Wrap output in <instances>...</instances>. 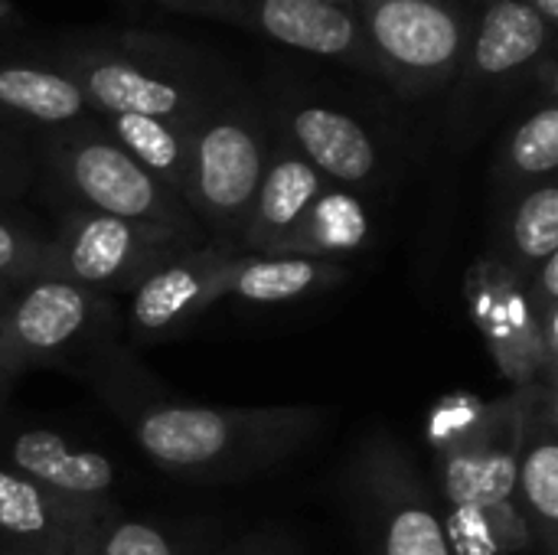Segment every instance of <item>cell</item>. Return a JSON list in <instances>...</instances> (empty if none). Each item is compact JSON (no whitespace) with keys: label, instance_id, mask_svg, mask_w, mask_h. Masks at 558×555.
I'll return each instance as SVG.
<instances>
[{"label":"cell","instance_id":"obj_1","mask_svg":"<svg viewBox=\"0 0 558 555\" xmlns=\"http://www.w3.org/2000/svg\"><path fill=\"white\" fill-rule=\"evenodd\" d=\"M88 376L147 461L186 484L222 487L262 478L301 455L333 419L324 406L216 409L173 399L114 343L95 357Z\"/></svg>","mask_w":558,"mask_h":555},{"label":"cell","instance_id":"obj_2","mask_svg":"<svg viewBox=\"0 0 558 555\" xmlns=\"http://www.w3.org/2000/svg\"><path fill=\"white\" fill-rule=\"evenodd\" d=\"M523 389L500 399L451 393L425 435L435 451V497L454 555H526L533 536L517 507Z\"/></svg>","mask_w":558,"mask_h":555},{"label":"cell","instance_id":"obj_3","mask_svg":"<svg viewBox=\"0 0 558 555\" xmlns=\"http://www.w3.org/2000/svg\"><path fill=\"white\" fill-rule=\"evenodd\" d=\"M29 150L33 160H39L46 190L59 209L101 213L160 226L190 239H206L183 196L147 173L121 144H114L98 118L62 131L33 134Z\"/></svg>","mask_w":558,"mask_h":555},{"label":"cell","instance_id":"obj_4","mask_svg":"<svg viewBox=\"0 0 558 555\" xmlns=\"http://www.w3.org/2000/svg\"><path fill=\"white\" fill-rule=\"evenodd\" d=\"M268 154V108L248 92L229 88L193 131V160L183 193L206 239L239 249Z\"/></svg>","mask_w":558,"mask_h":555},{"label":"cell","instance_id":"obj_5","mask_svg":"<svg viewBox=\"0 0 558 555\" xmlns=\"http://www.w3.org/2000/svg\"><path fill=\"white\" fill-rule=\"evenodd\" d=\"M343 484L369 555H454L432 481L386 429L360 442Z\"/></svg>","mask_w":558,"mask_h":555},{"label":"cell","instance_id":"obj_6","mask_svg":"<svg viewBox=\"0 0 558 555\" xmlns=\"http://www.w3.org/2000/svg\"><path fill=\"white\" fill-rule=\"evenodd\" d=\"M114 301L59 275L20 285L0 311V366L16 379L26 370L95 363L111 347Z\"/></svg>","mask_w":558,"mask_h":555},{"label":"cell","instance_id":"obj_7","mask_svg":"<svg viewBox=\"0 0 558 555\" xmlns=\"http://www.w3.org/2000/svg\"><path fill=\"white\" fill-rule=\"evenodd\" d=\"M356 23L376 72L418 98L458 79L468 52V20L451 0H356Z\"/></svg>","mask_w":558,"mask_h":555},{"label":"cell","instance_id":"obj_8","mask_svg":"<svg viewBox=\"0 0 558 555\" xmlns=\"http://www.w3.org/2000/svg\"><path fill=\"white\" fill-rule=\"evenodd\" d=\"M52 239V275L69 278L108 298L131 294L150 272L173 255L206 242L160 226L128 222L118 216L59 209Z\"/></svg>","mask_w":558,"mask_h":555},{"label":"cell","instance_id":"obj_9","mask_svg":"<svg viewBox=\"0 0 558 555\" xmlns=\"http://www.w3.org/2000/svg\"><path fill=\"white\" fill-rule=\"evenodd\" d=\"M88 98L95 114H144L196 128L229 92L216 79L154 72L147 62L108 49H59V65Z\"/></svg>","mask_w":558,"mask_h":555},{"label":"cell","instance_id":"obj_10","mask_svg":"<svg viewBox=\"0 0 558 555\" xmlns=\"http://www.w3.org/2000/svg\"><path fill=\"white\" fill-rule=\"evenodd\" d=\"M553 29L526 0H490L461 62V98L451 108V128L474 134L487 108L504 101L530 65L549 49Z\"/></svg>","mask_w":558,"mask_h":555},{"label":"cell","instance_id":"obj_11","mask_svg":"<svg viewBox=\"0 0 558 555\" xmlns=\"http://www.w3.org/2000/svg\"><path fill=\"white\" fill-rule=\"evenodd\" d=\"M157 3L190 16L252 26L281 46L320 59H343L376 72L356 13L347 3H333V0H157Z\"/></svg>","mask_w":558,"mask_h":555},{"label":"cell","instance_id":"obj_12","mask_svg":"<svg viewBox=\"0 0 558 555\" xmlns=\"http://www.w3.org/2000/svg\"><path fill=\"white\" fill-rule=\"evenodd\" d=\"M239 249L222 242H199L167 265L150 272L128 294V340L131 347H154L193 321H199L216 301L226 298V278Z\"/></svg>","mask_w":558,"mask_h":555},{"label":"cell","instance_id":"obj_13","mask_svg":"<svg viewBox=\"0 0 558 555\" xmlns=\"http://www.w3.org/2000/svg\"><path fill=\"white\" fill-rule=\"evenodd\" d=\"M271 128L333 186L376 193L389 180V154L353 111L314 98H284L268 111Z\"/></svg>","mask_w":558,"mask_h":555},{"label":"cell","instance_id":"obj_14","mask_svg":"<svg viewBox=\"0 0 558 555\" xmlns=\"http://www.w3.org/2000/svg\"><path fill=\"white\" fill-rule=\"evenodd\" d=\"M0 464L75 514L98 517L118 510L114 464L101 451L75 445L59 432L0 419Z\"/></svg>","mask_w":558,"mask_h":555},{"label":"cell","instance_id":"obj_15","mask_svg":"<svg viewBox=\"0 0 558 555\" xmlns=\"http://www.w3.org/2000/svg\"><path fill=\"white\" fill-rule=\"evenodd\" d=\"M464 298L481 330V340L497 363L500 376L510 389H530L543 383V353L536 334V314L526 294V281H520L507 265L490 258L487 252L468 268Z\"/></svg>","mask_w":558,"mask_h":555},{"label":"cell","instance_id":"obj_16","mask_svg":"<svg viewBox=\"0 0 558 555\" xmlns=\"http://www.w3.org/2000/svg\"><path fill=\"white\" fill-rule=\"evenodd\" d=\"M517 507L533 536V553H558V393L523 389V432L517 451Z\"/></svg>","mask_w":558,"mask_h":555},{"label":"cell","instance_id":"obj_17","mask_svg":"<svg viewBox=\"0 0 558 555\" xmlns=\"http://www.w3.org/2000/svg\"><path fill=\"white\" fill-rule=\"evenodd\" d=\"M330 186V180L311 167L275 128H271V154L265 177L258 183L252 216L245 222L239 252L245 255H268L275 252L294 226L304 219V213L314 206V200Z\"/></svg>","mask_w":558,"mask_h":555},{"label":"cell","instance_id":"obj_18","mask_svg":"<svg viewBox=\"0 0 558 555\" xmlns=\"http://www.w3.org/2000/svg\"><path fill=\"white\" fill-rule=\"evenodd\" d=\"M487 255L507 265L526 285L543 262L558 255L556 180H543L513 196L494 200V229Z\"/></svg>","mask_w":558,"mask_h":555},{"label":"cell","instance_id":"obj_19","mask_svg":"<svg viewBox=\"0 0 558 555\" xmlns=\"http://www.w3.org/2000/svg\"><path fill=\"white\" fill-rule=\"evenodd\" d=\"M353 278L350 262L337 258H307V255H245L232 258L226 278V298L242 304H294L314 294L333 291Z\"/></svg>","mask_w":558,"mask_h":555},{"label":"cell","instance_id":"obj_20","mask_svg":"<svg viewBox=\"0 0 558 555\" xmlns=\"http://www.w3.org/2000/svg\"><path fill=\"white\" fill-rule=\"evenodd\" d=\"M0 114L29 134L95 121L82 88L56 65L0 62Z\"/></svg>","mask_w":558,"mask_h":555},{"label":"cell","instance_id":"obj_21","mask_svg":"<svg viewBox=\"0 0 558 555\" xmlns=\"http://www.w3.org/2000/svg\"><path fill=\"white\" fill-rule=\"evenodd\" d=\"M376 242V222L360 193L343 186H327L294 232L268 255H307L350 262Z\"/></svg>","mask_w":558,"mask_h":555},{"label":"cell","instance_id":"obj_22","mask_svg":"<svg viewBox=\"0 0 558 555\" xmlns=\"http://www.w3.org/2000/svg\"><path fill=\"white\" fill-rule=\"evenodd\" d=\"M92 517L62 507L0 464V536L52 555H75V540Z\"/></svg>","mask_w":558,"mask_h":555},{"label":"cell","instance_id":"obj_23","mask_svg":"<svg viewBox=\"0 0 558 555\" xmlns=\"http://www.w3.org/2000/svg\"><path fill=\"white\" fill-rule=\"evenodd\" d=\"M558 170V105L546 98L526 111L500 141L490 167L494 200L513 196L533 183L556 180Z\"/></svg>","mask_w":558,"mask_h":555},{"label":"cell","instance_id":"obj_24","mask_svg":"<svg viewBox=\"0 0 558 555\" xmlns=\"http://www.w3.org/2000/svg\"><path fill=\"white\" fill-rule=\"evenodd\" d=\"M95 118L111 134V141L121 144L147 173H154L173 193L180 196L186 193L196 128L163 118H144V114H95Z\"/></svg>","mask_w":558,"mask_h":555},{"label":"cell","instance_id":"obj_25","mask_svg":"<svg viewBox=\"0 0 558 555\" xmlns=\"http://www.w3.org/2000/svg\"><path fill=\"white\" fill-rule=\"evenodd\" d=\"M183 530L150 520H131L118 510L92 517L78 540L75 555H193Z\"/></svg>","mask_w":558,"mask_h":555},{"label":"cell","instance_id":"obj_26","mask_svg":"<svg viewBox=\"0 0 558 555\" xmlns=\"http://www.w3.org/2000/svg\"><path fill=\"white\" fill-rule=\"evenodd\" d=\"M39 275H52V239L0 203V281L20 288Z\"/></svg>","mask_w":558,"mask_h":555},{"label":"cell","instance_id":"obj_27","mask_svg":"<svg viewBox=\"0 0 558 555\" xmlns=\"http://www.w3.org/2000/svg\"><path fill=\"white\" fill-rule=\"evenodd\" d=\"M33 180H36L33 150L16 134L0 128V203H10L20 193H26Z\"/></svg>","mask_w":558,"mask_h":555},{"label":"cell","instance_id":"obj_28","mask_svg":"<svg viewBox=\"0 0 558 555\" xmlns=\"http://www.w3.org/2000/svg\"><path fill=\"white\" fill-rule=\"evenodd\" d=\"M216 555H298L294 550V543H288L284 536H248V540H242L239 546H232V550H222V553Z\"/></svg>","mask_w":558,"mask_h":555},{"label":"cell","instance_id":"obj_29","mask_svg":"<svg viewBox=\"0 0 558 555\" xmlns=\"http://www.w3.org/2000/svg\"><path fill=\"white\" fill-rule=\"evenodd\" d=\"M536 13H539V20L553 29L558 23V0H526Z\"/></svg>","mask_w":558,"mask_h":555},{"label":"cell","instance_id":"obj_30","mask_svg":"<svg viewBox=\"0 0 558 555\" xmlns=\"http://www.w3.org/2000/svg\"><path fill=\"white\" fill-rule=\"evenodd\" d=\"M0 555H52V553L33 550V546H20V543H10V540H3V536H0Z\"/></svg>","mask_w":558,"mask_h":555},{"label":"cell","instance_id":"obj_31","mask_svg":"<svg viewBox=\"0 0 558 555\" xmlns=\"http://www.w3.org/2000/svg\"><path fill=\"white\" fill-rule=\"evenodd\" d=\"M0 23H20L16 7H13L10 0H0Z\"/></svg>","mask_w":558,"mask_h":555},{"label":"cell","instance_id":"obj_32","mask_svg":"<svg viewBox=\"0 0 558 555\" xmlns=\"http://www.w3.org/2000/svg\"><path fill=\"white\" fill-rule=\"evenodd\" d=\"M10 386H13V376L0 366V409H3V399H7V393H10Z\"/></svg>","mask_w":558,"mask_h":555},{"label":"cell","instance_id":"obj_33","mask_svg":"<svg viewBox=\"0 0 558 555\" xmlns=\"http://www.w3.org/2000/svg\"><path fill=\"white\" fill-rule=\"evenodd\" d=\"M13 291H16V288H10L7 281H0V311H3V304L10 301V294H13Z\"/></svg>","mask_w":558,"mask_h":555},{"label":"cell","instance_id":"obj_34","mask_svg":"<svg viewBox=\"0 0 558 555\" xmlns=\"http://www.w3.org/2000/svg\"><path fill=\"white\" fill-rule=\"evenodd\" d=\"M333 3H347V0H333Z\"/></svg>","mask_w":558,"mask_h":555}]
</instances>
